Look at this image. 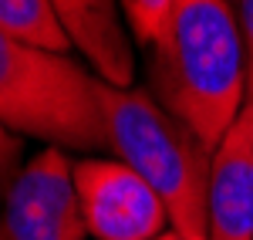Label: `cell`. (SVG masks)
I'll return each mask as SVG.
<instances>
[{
    "instance_id": "obj_1",
    "label": "cell",
    "mask_w": 253,
    "mask_h": 240,
    "mask_svg": "<svg viewBox=\"0 0 253 240\" xmlns=\"http://www.w3.org/2000/svg\"><path fill=\"white\" fill-rule=\"evenodd\" d=\"M149 54L156 101L216 152L247 105V51L236 7L230 0H175Z\"/></svg>"
},
{
    "instance_id": "obj_2",
    "label": "cell",
    "mask_w": 253,
    "mask_h": 240,
    "mask_svg": "<svg viewBox=\"0 0 253 240\" xmlns=\"http://www.w3.org/2000/svg\"><path fill=\"white\" fill-rule=\"evenodd\" d=\"M108 149L156 190L169 227L182 240H206L213 152L182 122L169 115L152 92L98 85Z\"/></svg>"
},
{
    "instance_id": "obj_3",
    "label": "cell",
    "mask_w": 253,
    "mask_h": 240,
    "mask_svg": "<svg viewBox=\"0 0 253 240\" xmlns=\"http://www.w3.org/2000/svg\"><path fill=\"white\" fill-rule=\"evenodd\" d=\"M95 71L0 31V122L54 149H108Z\"/></svg>"
},
{
    "instance_id": "obj_4",
    "label": "cell",
    "mask_w": 253,
    "mask_h": 240,
    "mask_svg": "<svg viewBox=\"0 0 253 240\" xmlns=\"http://www.w3.org/2000/svg\"><path fill=\"white\" fill-rule=\"evenodd\" d=\"M0 240H88L64 149L44 145L27 156L0 203Z\"/></svg>"
},
{
    "instance_id": "obj_5",
    "label": "cell",
    "mask_w": 253,
    "mask_h": 240,
    "mask_svg": "<svg viewBox=\"0 0 253 240\" xmlns=\"http://www.w3.org/2000/svg\"><path fill=\"white\" fill-rule=\"evenodd\" d=\"M75 190L88 237L95 240H156L172 230L156 190L122 159H78Z\"/></svg>"
},
{
    "instance_id": "obj_6",
    "label": "cell",
    "mask_w": 253,
    "mask_h": 240,
    "mask_svg": "<svg viewBox=\"0 0 253 240\" xmlns=\"http://www.w3.org/2000/svg\"><path fill=\"white\" fill-rule=\"evenodd\" d=\"M206 240H253V112L247 105L213 152Z\"/></svg>"
},
{
    "instance_id": "obj_7",
    "label": "cell",
    "mask_w": 253,
    "mask_h": 240,
    "mask_svg": "<svg viewBox=\"0 0 253 240\" xmlns=\"http://www.w3.org/2000/svg\"><path fill=\"white\" fill-rule=\"evenodd\" d=\"M51 7L98 78L112 88H132L135 51L118 0H51Z\"/></svg>"
},
{
    "instance_id": "obj_8",
    "label": "cell",
    "mask_w": 253,
    "mask_h": 240,
    "mask_svg": "<svg viewBox=\"0 0 253 240\" xmlns=\"http://www.w3.org/2000/svg\"><path fill=\"white\" fill-rule=\"evenodd\" d=\"M0 31L44 51H71V38L64 34L51 0H0Z\"/></svg>"
},
{
    "instance_id": "obj_9",
    "label": "cell",
    "mask_w": 253,
    "mask_h": 240,
    "mask_svg": "<svg viewBox=\"0 0 253 240\" xmlns=\"http://www.w3.org/2000/svg\"><path fill=\"white\" fill-rule=\"evenodd\" d=\"M118 7H122L128 34L142 48H152L159 41V34L166 31V24H169L175 0H118Z\"/></svg>"
},
{
    "instance_id": "obj_10",
    "label": "cell",
    "mask_w": 253,
    "mask_h": 240,
    "mask_svg": "<svg viewBox=\"0 0 253 240\" xmlns=\"http://www.w3.org/2000/svg\"><path fill=\"white\" fill-rule=\"evenodd\" d=\"M24 136H17L14 129H7L0 122V203L7 196L10 183L17 180V173L24 169Z\"/></svg>"
},
{
    "instance_id": "obj_11",
    "label": "cell",
    "mask_w": 253,
    "mask_h": 240,
    "mask_svg": "<svg viewBox=\"0 0 253 240\" xmlns=\"http://www.w3.org/2000/svg\"><path fill=\"white\" fill-rule=\"evenodd\" d=\"M236 20L247 51V101H253V0H236Z\"/></svg>"
},
{
    "instance_id": "obj_12",
    "label": "cell",
    "mask_w": 253,
    "mask_h": 240,
    "mask_svg": "<svg viewBox=\"0 0 253 240\" xmlns=\"http://www.w3.org/2000/svg\"><path fill=\"white\" fill-rule=\"evenodd\" d=\"M156 240H182V237H179V234H175V230H166V234H159Z\"/></svg>"
},
{
    "instance_id": "obj_13",
    "label": "cell",
    "mask_w": 253,
    "mask_h": 240,
    "mask_svg": "<svg viewBox=\"0 0 253 240\" xmlns=\"http://www.w3.org/2000/svg\"><path fill=\"white\" fill-rule=\"evenodd\" d=\"M247 108H250V112H253V101H247Z\"/></svg>"
}]
</instances>
